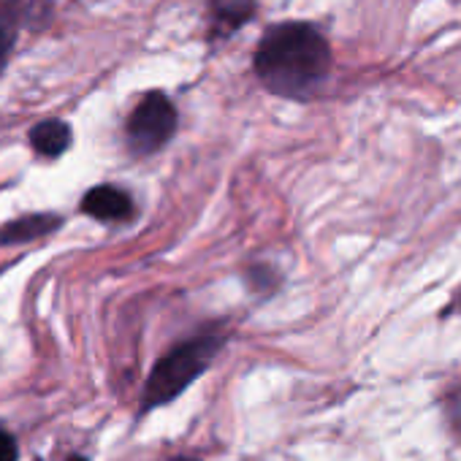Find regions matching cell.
Wrapping results in <instances>:
<instances>
[{"label": "cell", "instance_id": "1", "mask_svg": "<svg viewBox=\"0 0 461 461\" xmlns=\"http://www.w3.org/2000/svg\"><path fill=\"white\" fill-rule=\"evenodd\" d=\"M253 68L261 85L280 95L304 101L331 71V47L310 23H283L267 31L253 55Z\"/></svg>", "mask_w": 461, "mask_h": 461}, {"label": "cell", "instance_id": "2", "mask_svg": "<svg viewBox=\"0 0 461 461\" xmlns=\"http://www.w3.org/2000/svg\"><path fill=\"white\" fill-rule=\"evenodd\" d=\"M220 348H222V337L217 331H206L176 345L171 353H166L147 377L141 412H149L155 407L174 402L187 385H193L212 366Z\"/></svg>", "mask_w": 461, "mask_h": 461}, {"label": "cell", "instance_id": "3", "mask_svg": "<svg viewBox=\"0 0 461 461\" xmlns=\"http://www.w3.org/2000/svg\"><path fill=\"white\" fill-rule=\"evenodd\" d=\"M174 131H176V109L163 93H147L133 109V114L128 117V128H125L128 147L136 155L158 152L163 144H168Z\"/></svg>", "mask_w": 461, "mask_h": 461}, {"label": "cell", "instance_id": "4", "mask_svg": "<svg viewBox=\"0 0 461 461\" xmlns=\"http://www.w3.org/2000/svg\"><path fill=\"white\" fill-rule=\"evenodd\" d=\"M82 212L95 220H125L133 212V201L125 190L114 185H98L85 195Z\"/></svg>", "mask_w": 461, "mask_h": 461}, {"label": "cell", "instance_id": "5", "mask_svg": "<svg viewBox=\"0 0 461 461\" xmlns=\"http://www.w3.org/2000/svg\"><path fill=\"white\" fill-rule=\"evenodd\" d=\"M60 217L58 214H28L20 217L9 225L0 228V245H25V242H36L47 234H52L55 228H60Z\"/></svg>", "mask_w": 461, "mask_h": 461}, {"label": "cell", "instance_id": "6", "mask_svg": "<svg viewBox=\"0 0 461 461\" xmlns=\"http://www.w3.org/2000/svg\"><path fill=\"white\" fill-rule=\"evenodd\" d=\"M31 144L44 158H58L71 147V128L63 120H44L31 131Z\"/></svg>", "mask_w": 461, "mask_h": 461}, {"label": "cell", "instance_id": "7", "mask_svg": "<svg viewBox=\"0 0 461 461\" xmlns=\"http://www.w3.org/2000/svg\"><path fill=\"white\" fill-rule=\"evenodd\" d=\"M256 14V0H212V20L217 33L228 36L248 25Z\"/></svg>", "mask_w": 461, "mask_h": 461}, {"label": "cell", "instance_id": "8", "mask_svg": "<svg viewBox=\"0 0 461 461\" xmlns=\"http://www.w3.org/2000/svg\"><path fill=\"white\" fill-rule=\"evenodd\" d=\"M20 0H0V71H4L12 47L17 41V25H20Z\"/></svg>", "mask_w": 461, "mask_h": 461}, {"label": "cell", "instance_id": "9", "mask_svg": "<svg viewBox=\"0 0 461 461\" xmlns=\"http://www.w3.org/2000/svg\"><path fill=\"white\" fill-rule=\"evenodd\" d=\"M17 456H20L17 439L6 429H0V461H17Z\"/></svg>", "mask_w": 461, "mask_h": 461}, {"label": "cell", "instance_id": "10", "mask_svg": "<svg viewBox=\"0 0 461 461\" xmlns=\"http://www.w3.org/2000/svg\"><path fill=\"white\" fill-rule=\"evenodd\" d=\"M447 418H450L453 429L461 434V385L447 396Z\"/></svg>", "mask_w": 461, "mask_h": 461}, {"label": "cell", "instance_id": "11", "mask_svg": "<svg viewBox=\"0 0 461 461\" xmlns=\"http://www.w3.org/2000/svg\"><path fill=\"white\" fill-rule=\"evenodd\" d=\"M168 461H201V458H193V456H171Z\"/></svg>", "mask_w": 461, "mask_h": 461}, {"label": "cell", "instance_id": "12", "mask_svg": "<svg viewBox=\"0 0 461 461\" xmlns=\"http://www.w3.org/2000/svg\"><path fill=\"white\" fill-rule=\"evenodd\" d=\"M71 461H87V458H85V456H74Z\"/></svg>", "mask_w": 461, "mask_h": 461}, {"label": "cell", "instance_id": "13", "mask_svg": "<svg viewBox=\"0 0 461 461\" xmlns=\"http://www.w3.org/2000/svg\"><path fill=\"white\" fill-rule=\"evenodd\" d=\"M456 307H458V310H461V294H458V302H456Z\"/></svg>", "mask_w": 461, "mask_h": 461}]
</instances>
